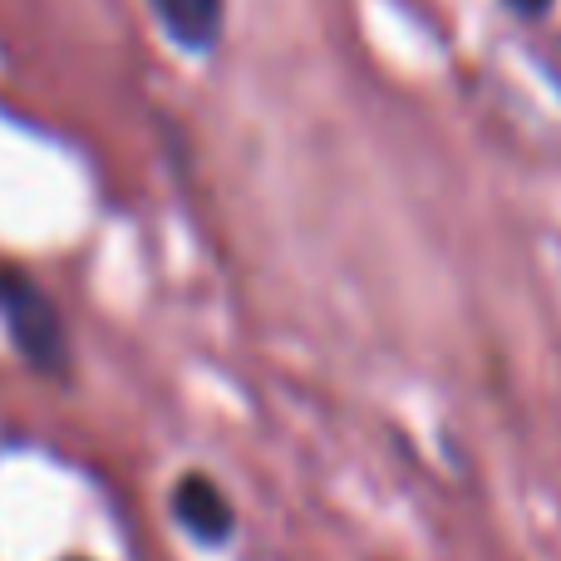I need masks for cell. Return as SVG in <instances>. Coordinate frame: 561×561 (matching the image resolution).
I'll list each match as a JSON object with an SVG mask.
<instances>
[{"instance_id":"cell-1","label":"cell","mask_w":561,"mask_h":561,"mask_svg":"<svg viewBox=\"0 0 561 561\" xmlns=\"http://www.w3.org/2000/svg\"><path fill=\"white\" fill-rule=\"evenodd\" d=\"M0 320H5L10 340L20 345V355L45 375H65L69 365V345H65V325H59L55 306L45 300V290L35 280L0 272Z\"/></svg>"},{"instance_id":"cell-2","label":"cell","mask_w":561,"mask_h":561,"mask_svg":"<svg viewBox=\"0 0 561 561\" xmlns=\"http://www.w3.org/2000/svg\"><path fill=\"white\" fill-rule=\"evenodd\" d=\"M173 517L197 537V542H207V547L227 542V537H232V527H237L232 503H227L222 488H217L213 478H203V473H187L183 483L173 488Z\"/></svg>"},{"instance_id":"cell-3","label":"cell","mask_w":561,"mask_h":561,"mask_svg":"<svg viewBox=\"0 0 561 561\" xmlns=\"http://www.w3.org/2000/svg\"><path fill=\"white\" fill-rule=\"evenodd\" d=\"M183 49H213L222 35V0H148Z\"/></svg>"},{"instance_id":"cell-4","label":"cell","mask_w":561,"mask_h":561,"mask_svg":"<svg viewBox=\"0 0 561 561\" xmlns=\"http://www.w3.org/2000/svg\"><path fill=\"white\" fill-rule=\"evenodd\" d=\"M507 5H513L523 20H537V15H547V10H552V0H507Z\"/></svg>"}]
</instances>
